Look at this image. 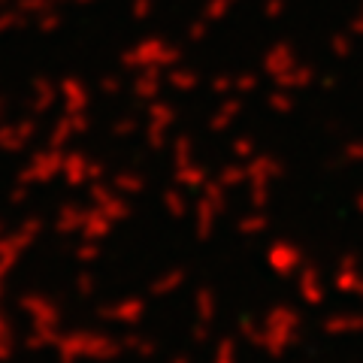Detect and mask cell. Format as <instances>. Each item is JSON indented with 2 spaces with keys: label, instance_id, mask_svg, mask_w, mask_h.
<instances>
[{
  "label": "cell",
  "instance_id": "1",
  "mask_svg": "<svg viewBox=\"0 0 363 363\" xmlns=\"http://www.w3.org/2000/svg\"><path fill=\"white\" fill-rule=\"evenodd\" d=\"M267 260H269V267L276 269L279 276H291V272H297V269L303 267V255H300V248H294V245H291V242H285V240L272 242Z\"/></svg>",
  "mask_w": 363,
  "mask_h": 363
},
{
  "label": "cell",
  "instance_id": "2",
  "mask_svg": "<svg viewBox=\"0 0 363 363\" xmlns=\"http://www.w3.org/2000/svg\"><path fill=\"white\" fill-rule=\"evenodd\" d=\"M300 297L309 306L324 303V288H321V279H318L315 264H303V269H300Z\"/></svg>",
  "mask_w": 363,
  "mask_h": 363
},
{
  "label": "cell",
  "instance_id": "3",
  "mask_svg": "<svg viewBox=\"0 0 363 363\" xmlns=\"http://www.w3.org/2000/svg\"><path fill=\"white\" fill-rule=\"evenodd\" d=\"M321 330L327 336H345V333H360L363 330V315L348 312V315H330L321 324Z\"/></svg>",
  "mask_w": 363,
  "mask_h": 363
},
{
  "label": "cell",
  "instance_id": "4",
  "mask_svg": "<svg viewBox=\"0 0 363 363\" xmlns=\"http://www.w3.org/2000/svg\"><path fill=\"white\" fill-rule=\"evenodd\" d=\"M215 218H218L215 206H212L206 197H200V200H197V230H194V236H197L200 242H206L209 236H212V230H215Z\"/></svg>",
  "mask_w": 363,
  "mask_h": 363
},
{
  "label": "cell",
  "instance_id": "5",
  "mask_svg": "<svg viewBox=\"0 0 363 363\" xmlns=\"http://www.w3.org/2000/svg\"><path fill=\"white\" fill-rule=\"evenodd\" d=\"M285 176V169H281L279 161H272V157H255L252 164H248V182H269V179H281Z\"/></svg>",
  "mask_w": 363,
  "mask_h": 363
},
{
  "label": "cell",
  "instance_id": "6",
  "mask_svg": "<svg viewBox=\"0 0 363 363\" xmlns=\"http://www.w3.org/2000/svg\"><path fill=\"white\" fill-rule=\"evenodd\" d=\"M173 173H176V182H179L182 188H197V191H200L203 185H206V169H203V167H197V164L176 167Z\"/></svg>",
  "mask_w": 363,
  "mask_h": 363
},
{
  "label": "cell",
  "instance_id": "7",
  "mask_svg": "<svg viewBox=\"0 0 363 363\" xmlns=\"http://www.w3.org/2000/svg\"><path fill=\"white\" fill-rule=\"evenodd\" d=\"M185 279H188V272L182 269V267L169 269L164 279H157V281H155V294H157V297H164V294H173V291H179L182 285H185Z\"/></svg>",
  "mask_w": 363,
  "mask_h": 363
},
{
  "label": "cell",
  "instance_id": "8",
  "mask_svg": "<svg viewBox=\"0 0 363 363\" xmlns=\"http://www.w3.org/2000/svg\"><path fill=\"white\" fill-rule=\"evenodd\" d=\"M200 191H203V197H206V200L212 203V206H215V212H218V215H224V212H227V188L221 185L218 179H215V182H209V179H206V185H203Z\"/></svg>",
  "mask_w": 363,
  "mask_h": 363
},
{
  "label": "cell",
  "instance_id": "9",
  "mask_svg": "<svg viewBox=\"0 0 363 363\" xmlns=\"http://www.w3.org/2000/svg\"><path fill=\"white\" fill-rule=\"evenodd\" d=\"M269 227V218L264 212H255V215H245V218H240V224H236V230H240L242 236H257L264 233Z\"/></svg>",
  "mask_w": 363,
  "mask_h": 363
},
{
  "label": "cell",
  "instance_id": "10",
  "mask_svg": "<svg viewBox=\"0 0 363 363\" xmlns=\"http://www.w3.org/2000/svg\"><path fill=\"white\" fill-rule=\"evenodd\" d=\"M218 182L227 191L240 188V185L248 182V167H224V169H218Z\"/></svg>",
  "mask_w": 363,
  "mask_h": 363
},
{
  "label": "cell",
  "instance_id": "11",
  "mask_svg": "<svg viewBox=\"0 0 363 363\" xmlns=\"http://www.w3.org/2000/svg\"><path fill=\"white\" fill-rule=\"evenodd\" d=\"M360 281H363V276H360V269H342L339 267V272H336V279H333V285L342 291V294H357V288H360Z\"/></svg>",
  "mask_w": 363,
  "mask_h": 363
},
{
  "label": "cell",
  "instance_id": "12",
  "mask_svg": "<svg viewBox=\"0 0 363 363\" xmlns=\"http://www.w3.org/2000/svg\"><path fill=\"white\" fill-rule=\"evenodd\" d=\"M194 309H197V315H200V321H206V324L215 318V297H212V291H209V288H200V291H197Z\"/></svg>",
  "mask_w": 363,
  "mask_h": 363
},
{
  "label": "cell",
  "instance_id": "13",
  "mask_svg": "<svg viewBox=\"0 0 363 363\" xmlns=\"http://www.w3.org/2000/svg\"><path fill=\"white\" fill-rule=\"evenodd\" d=\"M164 206L169 209V218H185V215H188V203H185V197H182L179 188L167 191V194H164Z\"/></svg>",
  "mask_w": 363,
  "mask_h": 363
},
{
  "label": "cell",
  "instance_id": "14",
  "mask_svg": "<svg viewBox=\"0 0 363 363\" xmlns=\"http://www.w3.org/2000/svg\"><path fill=\"white\" fill-rule=\"evenodd\" d=\"M240 333L248 339V342L252 345H257V348H264V330H260V327L252 321V318H240Z\"/></svg>",
  "mask_w": 363,
  "mask_h": 363
},
{
  "label": "cell",
  "instance_id": "15",
  "mask_svg": "<svg viewBox=\"0 0 363 363\" xmlns=\"http://www.w3.org/2000/svg\"><path fill=\"white\" fill-rule=\"evenodd\" d=\"M245 185H248V191H252V206L264 209V206H267V200H269V182L255 179V182H245Z\"/></svg>",
  "mask_w": 363,
  "mask_h": 363
},
{
  "label": "cell",
  "instance_id": "16",
  "mask_svg": "<svg viewBox=\"0 0 363 363\" xmlns=\"http://www.w3.org/2000/svg\"><path fill=\"white\" fill-rule=\"evenodd\" d=\"M233 339H221V345H218V354H215V363H233Z\"/></svg>",
  "mask_w": 363,
  "mask_h": 363
},
{
  "label": "cell",
  "instance_id": "17",
  "mask_svg": "<svg viewBox=\"0 0 363 363\" xmlns=\"http://www.w3.org/2000/svg\"><path fill=\"white\" fill-rule=\"evenodd\" d=\"M191 339H194V342H206V339H209V324L206 321H203V324H194V327H191Z\"/></svg>",
  "mask_w": 363,
  "mask_h": 363
},
{
  "label": "cell",
  "instance_id": "18",
  "mask_svg": "<svg viewBox=\"0 0 363 363\" xmlns=\"http://www.w3.org/2000/svg\"><path fill=\"white\" fill-rule=\"evenodd\" d=\"M345 161H363V143H351L345 149Z\"/></svg>",
  "mask_w": 363,
  "mask_h": 363
},
{
  "label": "cell",
  "instance_id": "19",
  "mask_svg": "<svg viewBox=\"0 0 363 363\" xmlns=\"http://www.w3.org/2000/svg\"><path fill=\"white\" fill-rule=\"evenodd\" d=\"M233 152L240 155V157H252L255 149H252V143H248V140H236V143H233Z\"/></svg>",
  "mask_w": 363,
  "mask_h": 363
},
{
  "label": "cell",
  "instance_id": "20",
  "mask_svg": "<svg viewBox=\"0 0 363 363\" xmlns=\"http://www.w3.org/2000/svg\"><path fill=\"white\" fill-rule=\"evenodd\" d=\"M188 164V143L182 140L179 143V152H176V167H185Z\"/></svg>",
  "mask_w": 363,
  "mask_h": 363
},
{
  "label": "cell",
  "instance_id": "21",
  "mask_svg": "<svg viewBox=\"0 0 363 363\" xmlns=\"http://www.w3.org/2000/svg\"><path fill=\"white\" fill-rule=\"evenodd\" d=\"M339 267H342V269H357V255H342Z\"/></svg>",
  "mask_w": 363,
  "mask_h": 363
},
{
  "label": "cell",
  "instance_id": "22",
  "mask_svg": "<svg viewBox=\"0 0 363 363\" xmlns=\"http://www.w3.org/2000/svg\"><path fill=\"white\" fill-rule=\"evenodd\" d=\"M354 209L363 215V191H357V194H354Z\"/></svg>",
  "mask_w": 363,
  "mask_h": 363
},
{
  "label": "cell",
  "instance_id": "23",
  "mask_svg": "<svg viewBox=\"0 0 363 363\" xmlns=\"http://www.w3.org/2000/svg\"><path fill=\"white\" fill-rule=\"evenodd\" d=\"M173 363H191V360H188V357H176Z\"/></svg>",
  "mask_w": 363,
  "mask_h": 363
},
{
  "label": "cell",
  "instance_id": "24",
  "mask_svg": "<svg viewBox=\"0 0 363 363\" xmlns=\"http://www.w3.org/2000/svg\"><path fill=\"white\" fill-rule=\"evenodd\" d=\"M357 294H360V297H363V281H360V288H357Z\"/></svg>",
  "mask_w": 363,
  "mask_h": 363
}]
</instances>
